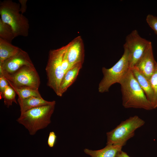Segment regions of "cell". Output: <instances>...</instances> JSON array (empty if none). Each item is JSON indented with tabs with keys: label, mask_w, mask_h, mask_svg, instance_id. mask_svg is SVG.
Wrapping results in <instances>:
<instances>
[{
	"label": "cell",
	"mask_w": 157,
	"mask_h": 157,
	"mask_svg": "<svg viewBox=\"0 0 157 157\" xmlns=\"http://www.w3.org/2000/svg\"><path fill=\"white\" fill-rule=\"evenodd\" d=\"M82 65L80 63L76 64L65 73L60 85V91L62 96L75 81Z\"/></svg>",
	"instance_id": "15"
},
{
	"label": "cell",
	"mask_w": 157,
	"mask_h": 157,
	"mask_svg": "<svg viewBox=\"0 0 157 157\" xmlns=\"http://www.w3.org/2000/svg\"><path fill=\"white\" fill-rule=\"evenodd\" d=\"M151 44L150 41L141 37L136 30L126 36L124 47L128 52L130 69L136 66Z\"/></svg>",
	"instance_id": "8"
},
{
	"label": "cell",
	"mask_w": 157,
	"mask_h": 157,
	"mask_svg": "<svg viewBox=\"0 0 157 157\" xmlns=\"http://www.w3.org/2000/svg\"><path fill=\"white\" fill-rule=\"evenodd\" d=\"M21 49L0 38V64L18 53Z\"/></svg>",
	"instance_id": "16"
},
{
	"label": "cell",
	"mask_w": 157,
	"mask_h": 157,
	"mask_svg": "<svg viewBox=\"0 0 157 157\" xmlns=\"http://www.w3.org/2000/svg\"><path fill=\"white\" fill-rule=\"evenodd\" d=\"M15 37L11 27L0 19V38L11 43Z\"/></svg>",
	"instance_id": "18"
},
{
	"label": "cell",
	"mask_w": 157,
	"mask_h": 157,
	"mask_svg": "<svg viewBox=\"0 0 157 157\" xmlns=\"http://www.w3.org/2000/svg\"><path fill=\"white\" fill-rule=\"evenodd\" d=\"M24 66H34L28 53L21 49L16 54L0 64L3 72L13 73Z\"/></svg>",
	"instance_id": "9"
},
{
	"label": "cell",
	"mask_w": 157,
	"mask_h": 157,
	"mask_svg": "<svg viewBox=\"0 0 157 157\" xmlns=\"http://www.w3.org/2000/svg\"><path fill=\"white\" fill-rule=\"evenodd\" d=\"M2 74L8 81L17 87H25L38 90L40 84L39 74L34 66H24L12 74L2 71Z\"/></svg>",
	"instance_id": "7"
},
{
	"label": "cell",
	"mask_w": 157,
	"mask_h": 157,
	"mask_svg": "<svg viewBox=\"0 0 157 157\" xmlns=\"http://www.w3.org/2000/svg\"><path fill=\"white\" fill-rule=\"evenodd\" d=\"M9 85L7 80L5 78L2 74H0V98L2 99L4 92L7 88Z\"/></svg>",
	"instance_id": "22"
},
{
	"label": "cell",
	"mask_w": 157,
	"mask_h": 157,
	"mask_svg": "<svg viewBox=\"0 0 157 157\" xmlns=\"http://www.w3.org/2000/svg\"><path fill=\"white\" fill-rule=\"evenodd\" d=\"M67 44L56 49L51 50L45 70L47 77V85L56 94L61 97L60 91L61 83L65 74L62 65L64 54Z\"/></svg>",
	"instance_id": "4"
},
{
	"label": "cell",
	"mask_w": 157,
	"mask_h": 157,
	"mask_svg": "<svg viewBox=\"0 0 157 157\" xmlns=\"http://www.w3.org/2000/svg\"><path fill=\"white\" fill-rule=\"evenodd\" d=\"M16 93L9 85L6 88L3 96L4 104L8 108L12 105L13 102L17 104L15 97Z\"/></svg>",
	"instance_id": "19"
},
{
	"label": "cell",
	"mask_w": 157,
	"mask_h": 157,
	"mask_svg": "<svg viewBox=\"0 0 157 157\" xmlns=\"http://www.w3.org/2000/svg\"><path fill=\"white\" fill-rule=\"evenodd\" d=\"M62 65L65 74L66 72L69 69V64L67 58L66 50L63 56Z\"/></svg>",
	"instance_id": "24"
},
{
	"label": "cell",
	"mask_w": 157,
	"mask_h": 157,
	"mask_svg": "<svg viewBox=\"0 0 157 157\" xmlns=\"http://www.w3.org/2000/svg\"><path fill=\"white\" fill-rule=\"evenodd\" d=\"M19 3L20 4V13L22 14L25 13L27 9L26 2L27 0H19Z\"/></svg>",
	"instance_id": "25"
},
{
	"label": "cell",
	"mask_w": 157,
	"mask_h": 157,
	"mask_svg": "<svg viewBox=\"0 0 157 157\" xmlns=\"http://www.w3.org/2000/svg\"><path fill=\"white\" fill-rule=\"evenodd\" d=\"M66 50L69 69L78 63L83 64L85 51L83 41L81 36H78L67 44Z\"/></svg>",
	"instance_id": "10"
},
{
	"label": "cell",
	"mask_w": 157,
	"mask_h": 157,
	"mask_svg": "<svg viewBox=\"0 0 157 157\" xmlns=\"http://www.w3.org/2000/svg\"><path fill=\"white\" fill-rule=\"evenodd\" d=\"M144 121L137 115L129 117L106 133L107 144L125 145L135 135V130L144 125Z\"/></svg>",
	"instance_id": "5"
},
{
	"label": "cell",
	"mask_w": 157,
	"mask_h": 157,
	"mask_svg": "<svg viewBox=\"0 0 157 157\" xmlns=\"http://www.w3.org/2000/svg\"><path fill=\"white\" fill-rule=\"evenodd\" d=\"M157 63L154 58L151 44L135 67L149 80L155 69Z\"/></svg>",
	"instance_id": "11"
},
{
	"label": "cell",
	"mask_w": 157,
	"mask_h": 157,
	"mask_svg": "<svg viewBox=\"0 0 157 157\" xmlns=\"http://www.w3.org/2000/svg\"><path fill=\"white\" fill-rule=\"evenodd\" d=\"M20 5L11 0H6L0 4L1 20L10 26L15 37H27L29 24L27 18L20 12Z\"/></svg>",
	"instance_id": "3"
},
{
	"label": "cell",
	"mask_w": 157,
	"mask_h": 157,
	"mask_svg": "<svg viewBox=\"0 0 157 157\" xmlns=\"http://www.w3.org/2000/svg\"><path fill=\"white\" fill-rule=\"evenodd\" d=\"M130 69L135 78L153 106L154 99V93L149 80L142 74L136 67Z\"/></svg>",
	"instance_id": "12"
},
{
	"label": "cell",
	"mask_w": 157,
	"mask_h": 157,
	"mask_svg": "<svg viewBox=\"0 0 157 157\" xmlns=\"http://www.w3.org/2000/svg\"><path fill=\"white\" fill-rule=\"evenodd\" d=\"M55 104L56 102L29 110L21 113L16 121L28 130L30 135H34L50 124Z\"/></svg>",
	"instance_id": "2"
},
{
	"label": "cell",
	"mask_w": 157,
	"mask_h": 157,
	"mask_svg": "<svg viewBox=\"0 0 157 157\" xmlns=\"http://www.w3.org/2000/svg\"><path fill=\"white\" fill-rule=\"evenodd\" d=\"M8 83L18 95V99H23L32 97H42L38 89L28 87H17Z\"/></svg>",
	"instance_id": "17"
},
{
	"label": "cell",
	"mask_w": 157,
	"mask_h": 157,
	"mask_svg": "<svg viewBox=\"0 0 157 157\" xmlns=\"http://www.w3.org/2000/svg\"><path fill=\"white\" fill-rule=\"evenodd\" d=\"M149 81L154 93V99L153 107L155 109L157 108V63Z\"/></svg>",
	"instance_id": "20"
},
{
	"label": "cell",
	"mask_w": 157,
	"mask_h": 157,
	"mask_svg": "<svg viewBox=\"0 0 157 157\" xmlns=\"http://www.w3.org/2000/svg\"><path fill=\"white\" fill-rule=\"evenodd\" d=\"M123 146L118 144H107L104 148L93 150L85 149V153L91 157H116L117 153L122 150Z\"/></svg>",
	"instance_id": "14"
},
{
	"label": "cell",
	"mask_w": 157,
	"mask_h": 157,
	"mask_svg": "<svg viewBox=\"0 0 157 157\" xmlns=\"http://www.w3.org/2000/svg\"><path fill=\"white\" fill-rule=\"evenodd\" d=\"M122 95V104L126 108L154 109L129 69L119 83Z\"/></svg>",
	"instance_id": "1"
},
{
	"label": "cell",
	"mask_w": 157,
	"mask_h": 157,
	"mask_svg": "<svg viewBox=\"0 0 157 157\" xmlns=\"http://www.w3.org/2000/svg\"><path fill=\"white\" fill-rule=\"evenodd\" d=\"M21 114L36 107L53 104L55 101H48L45 100L42 97H32L23 99H18Z\"/></svg>",
	"instance_id": "13"
},
{
	"label": "cell",
	"mask_w": 157,
	"mask_h": 157,
	"mask_svg": "<svg viewBox=\"0 0 157 157\" xmlns=\"http://www.w3.org/2000/svg\"><path fill=\"white\" fill-rule=\"evenodd\" d=\"M146 20L148 25L157 35V17L149 14L146 17Z\"/></svg>",
	"instance_id": "21"
},
{
	"label": "cell",
	"mask_w": 157,
	"mask_h": 157,
	"mask_svg": "<svg viewBox=\"0 0 157 157\" xmlns=\"http://www.w3.org/2000/svg\"><path fill=\"white\" fill-rule=\"evenodd\" d=\"M116 157H131L129 156L126 152L122 150L118 152L117 154Z\"/></svg>",
	"instance_id": "26"
},
{
	"label": "cell",
	"mask_w": 157,
	"mask_h": 157,
	"mask_svg": "<svg viewBox=\"0 0 157 157\" xmlns=\"http://www.w3.org/2000/svg\"><path fill=\"white\" fill-rule=\"evenodd\" d=\"M57 136L53 131L50 132L49 135L47 140V144L51 148L53 147L56 143Z\"/></svg>",
	"instance_id": "23"
},
{
	"label": "cell",
	"mask_w": 157,
	"mask_h": 157,
	"mask_svg": "<svg viewBox=\"0 0 157 157\" xmlns=\"http://www.w3.org/2000/svg\"><path fill=\"white\" fill-rule=\"evenodd\" d=\"M124 48L123 54L113 66L108 69L105 67L102 68L103 77L99 85L98 89L99 92H108L111 85L116 83H119L130 69L128 52L126 48Z\"/></svg>",
	"instance_id": "6"
}]
</instances>
